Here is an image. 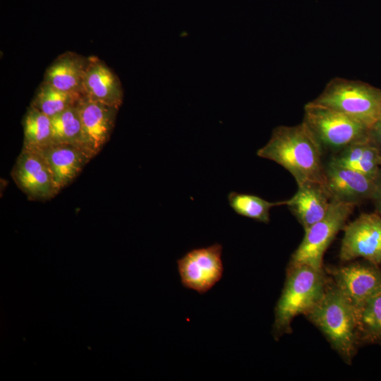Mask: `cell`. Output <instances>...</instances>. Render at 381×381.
<instances>
[{
    "mask_svg": "<svg viewBox=\"0 0 381 381\" xmlns=\"http://www.w3.org/2000/svg\"><path fill=\"white\" fill-rule=\"evenodd\" d=\"M230 207L238 214L259 222L268 224L270 210L275 206L286 205V200L270 202L258 195L231 192L228 195Z\"/></svg>",
    "mask_w": 381,
    "mask_h": 381,
    "instance_id": "cell-21",
    "label": "cell"
},
{
    "mask_svg": "<svg viewBox=\"0 0 381 381\" xmlns=\"http://www.w3.org/2000/svg\"><path fill=\"white\" fill-rule=\"evenodd\" d=\"M328 282L325 272L301 265L286 268L281 295L274 308L272 334L275 340L291 332V322L306 315L322 298Z\"/></svg>",
    "mask_w": 381,
    "mask_h": 381,
    "instance_id": "cell-3",
    "label": "cell"
},
{
    "mask_svg": "<svg viewBox=\"0 0 381 381\" xmlns=\"http://www.w3.org/2000/svg\"><path fill=\"white\" fill-rule=\"evenodd\" d=\"M303 122L323 152L332 155L358 142L368 140L363 123L338 111L309 102L304 107Z\"/></svg>",
    "mask_w": 381,
    "mask_h": 381,
    "instance_id": "cell-5",
    "label": "cell"
},
{
    "mask_svg": "<svg viewBox=\"0 0 381 381\" xmlns=\"http://www.w3.org/2000/svg\"><path fill=\"white\" fill-rule=\"evenodd\" d=\"M35 151L46 161L58 193L79 174L91 159L81 147L71 145H51Z\"/></svg>",
    "mask_w": 381,
    "mask_h": 381,
    "instance_id": "cell-14",
    "label": "cell"
},
{
    "mask_svg": "<svg viewBox=\"0 0 381 381\" xmlns=\"http://www.w3.org/2000/svg\"><path fill=\"white\" fill-rule=\"evenodd\" d=\"M310 102L341 112L368 128L381 114V89L359 80L333 78Z\"/></svg>",
    "mask_w": 381,
    "mask_h": 381,
    "instance_id": "cell-4",
    "label": "cell"
},
{
    "mask_svg": "<svg viewBox=\"0 0 381 381\" xmlns=\"http://www.w3.org/2000/svg\"><path fill=\"white\" fill-rule=\"evenodd\" d=\"M323 150L306 124L275 128L267 143L257 151L288 171L297 185L307 182L325 186Z\"/></svg>",
    "mask_w": 381,
    "mask_h": 381,
    "instance_id": "cell-1",
    "label": "cell"
},
{
    "mask_svg": "<svg viewBox=\"0 0 381 381\" xmlns=\"http://www.w3.org/2000/svg\"><path fill=\"white\" fill-rule=\"evenodd\" d=\"M331 202L325 186L307 182L298 186L296 193L287 200L286 205L305 231L326 215Z\"/></svg>",
    "mask_w": 381,
    "mask_h": 381,
    "instance_id": "cell-15",
    "label": "cell"
},
{
    "mask_svg": "<svg viewBox=\"0 0 381 381\" xmlns=\"http://www.w3.org/2000/svg\"><path fill=\"white\" fill-rule=\"evenodd\" d=\"M23 148L39 150L52 145L51 118L30 105L23 121Z\"/></svg>",
    "mask_w": 381,
    "mask_h": 381,
    "instance_id": "cell-20",
    "label": "cell"
},
{
    "mask_svg": "<svg viewBox=\"0 0 381 381\" xmlns=\"http://www.w3.org/2000/svg\"><path fill=\"white\" fill-rule=\"evenodd\" d=\"M326 272L355 311L381 292V268L366 260L329 267Z\"/></svg>",
    "mask_w": 381,
    "mask_h": 381,
    "instance_id": "cell-9",
    "label": "cell"
},
{
    "mask_svg": "<svg viewBox=\"0 0 381 381\" xmlns=\"http://www.w3.org/2000/svg\"><path fill=\"white\" fill-rule=\"evenodd\" d=\"M83 97L82 95L61 91L42 82L30 105L51 118L76 105Z\"/></svg>",
    "mask_w": 381,
    "mask_h": 381,
    "instance_id": "cell-22",
    "label": "cell"
},
{
    "mask_svg": "<svg viewBox=\"0 0 381 381\" xmlns=\"http://www.w3.org/2000/svg\"><path fill=\"white\" fill-rule=\"evenodd\" d=\"M339 259L343 262L358 258L381 265V214L362 213L343 229Z\"/></svg>",
    "mask_w": 381,
    "mask_h": 381,
    "instance_id": "cell-8",
    "label": "cell"
},
{
    "mask_svg": "<svg viewBox=\"0 0 381 381\" xmlns=\"http://www.w3.org/2000/svg\"><path fill=\"white\" fill-rule=\"evenodd\" d=\"M329 159L373 180L381 168V155L368 140L344 147L333 154Z\"/></svg>",
    "mask_w": 381,
    "mask_h": 381,
    "instance_id": "cell-17",
    "label": "cell"
},
{
    "mask_svg": "<svg viewBox=\"0 0 381 381\" xmlns=\"http://www.w3.org/2000/svg\"><path fill=\"white\" fill-rule=\"evenodd\" d=\"M82 127V147L90 158L109 140L119 109L83 96L78 103Z\"/></svg>",
    "mask_w": 381,
    "mask_h": 381,
    "instance_id": "cell-10",
    "label": "cell"
},
{
    "mask_svg": "<svg viewBox=\"0 0 381 381\" xmlns=\"http://www.w3.org/2000/svg\"><path fill=\"white\" fill-rule=\"evenodd\" d=\"M374 182L375 188L370 200L375 206L376 212L381 214V168Z\"/></svg>",
    "mask_w": 381,
    "mask_h": 381,
    "instance_id": "cell-24",
    "label": "cell"
},
{
    "mask_svg": "<svg viewBox=\"0 0 381 381\" xmlns=\"http://www.w3.org/2000/svg\"><path fill=\"white\" fill-rule=\"evenodd\" d=\"M222 246L214 243L194 248L177 260V269L182 286L203 295L222 278L224 264Z\"/></svg>",
    "mask_w": 381,
    "mask_h": 381,
    "instance_id": "cell-7",
    "label": "cell"
},
{
    "mask_svg": "<svg viewBox=\"0 0 381 381\" xmlns=\"http://www.w3.org/2000/svg\"><path fill=\"white\" fill-rule=\"evenodd\" d=\"M368 141L381 155V114L368 130Z\"/></svg>",
    "mask_w": 381,
    "mask_h": 381,
    "instance_id": "cell-23",
    "label": "cell"
},
{
    "mask_svg": "<svg viewBox=\"0 0 381 381\" xmlns=\"http://www.w3.org/2000/svg\"><path fill=\"white\" fill-rule=\"evenodd\" d=\"M355 313L359 344H381V292Z\"/></svg>",
    "mask_w": 381,
    "mask_h": 381,
    "instance_id": "cell-18",
    "label": "cell"
},
{
    "mask_svg": "<svg viewBox=\"0 0 381 381\" xmlns=\"http://www.w3.org/2000/svg\"><path fill=\"white\" fill-rule=\"evenodd\" d=\"M83 96L119 108L123 100V90L117 75L102 60L88 57L83 81Z\"/></svg>",
    "mask_w": 381,
    "mask_h": 381,
    "instance_id": "cell-13",
    "label": "cell"
},
{
    "mask_svg": "<svg viewBox=\"0 0 381 381\" xmlns=\"http://www.w3.org/2000/svg\"><path fill=\"white\" fill-rule=\"evenodd\" d=\"M51 126L52 145H71L83 149L78 104L51 117Z\"/></svg>",
    "mask_w": 381,
    "mask_h": 381,
    "instance_id": "cell-19",
    "label": "cell"
},
{
    "mask_svg": "<svg viewBox=\"0 0 381 381\" xmlns=\"http://www.w3.org/2000/svg\"><path fill=\"white\" fill-rule=\"evenodd\" d=\"M88 58L66 52L47 68L42 82L64 92L83 94V81Z\"/></svg>",
    "mask_w": 381,
    "mask_h": 381,
    "instance_id": "cell-16",
    "label": "cell"
},
{
    "mask_svg": "<svg viewBox=\"0 0 381 381\" xmlns=\"http://www.w3.org/2000/svg\"><path fill=\"white\" fill-rule=\"evenodd\" d=\"M11 175L30 199L45 200L58 193L48 165L37 151L23 148Z\"/></svg>",
    "mask_w": 381,
    "mask_h": 381,
    "instance_id": "cell-11",
    "label": "cell"
},
{
    "mask_svg": "<svg viewBox=\"0 0 381 381\" xmlns=\"http://www.w3.org/2000/svg\"><path fill=\"white\" fill-rule=\"evenodd\" d=\"M325 187L332 200L358 205L371 199L374 180L330 159L325 164Z\"/></svg>",
    "mask_w": 381,
    "mask_h": 381,
    "instance_id": "cell-12",
    "label": "cell"
},
{
    "mask_svg": "<svg viewBox=\"0 0 381 381\" xmlns=\"http://www.w3.org/2000/svg\"><path fill=\"white\" fill-rule=\"evenodd\" d=\"M305 316L322 332L342 360L350 364L360 345L356 313L329 277L322 298Z\"/></svg>",
    "mask_w": 381,
    "mask_h": 381,
    "instance_id": "cell-2",
    "label": "cell"
},
{
    "mask_svg": "<svg viewBox=\"0 0 381 381\" xmlns=\"http://www.w3.org/2000/svg\"><path fill=\"white\" fill-rule=\"evenodd\" d=\"M356 205L332 199L326 215L305 230L304 236L292 253L287 267L301 265L323 270L325 251L337 234L343 230Z\"/></svg>",
    "mask_w": 381,
    "mask_h": 381,
    "instance_id": "cell-6",
    "label": "cell"
}]
</instances>
